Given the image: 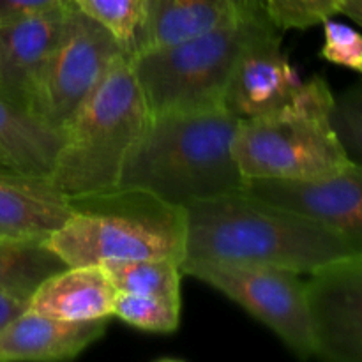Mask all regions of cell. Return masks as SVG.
I'll return each instance as SVG.
<instances>
[{
  "instance_id": "obj_9",
  "label": "cell",
  "mask_w": 362,
  "mask_h": 362,
  "mask_svg": "<svg viewBox=\"0 0 362 362\" xmlns=\"http://www.w3.org/2000/svg\"><path fill=\"white\" fill-rule=\"evenodd\" d=\"M308 276L315 356L362 362V251L336 258Z\"/></svg>"
},
{
  "instance_id": "obj_23",
  "label": "cell",
  "mask_w": 362,
  "mask_h": 362,
  "mask_svg": "<svg viewBox=\"0 0 362 362\" xmlns=\"http://www.w3.org/2000/svg\"><path fill=\"white\" fill-rule=\"evenodd\" d=\"M331 122L346 158L362 165V83L334 95Z\"/></svg>"
},
{
  "instance_id": "obj_24",
  "label": "cell",
  "mask_w": 362,
  "mask_h": 362,
  "mask_svg": "<svg viewBox=\"0 0 362 362\" xmlns=\"http://www.w3.org/2000/svg\"><path fill=\"white\" fill-rule=\"evenodd\" d=\"M324 46L320 55L327 62L346 67L362 74V34L356 28L334 20H325L324 23Z\"/></svg>"
},
{
  "instance_id": "obj_11",
  "label": "cell",
  "mask_w": 362,
  "mask_h": 362,
  "mask_svg": "<svg viewBox=\"0 0 362 362\" xmlns=\"http://www.w3.org/2000/svg\"><path fill=\"white\" fill-rule=\"evenodd\" d=\"M243 189L308 216L362 244V165L311 180L246 179Z\"/></svg>"
},
{
  "instance_id": "obj_15",
  "label": "cell",
  "mask_w": 362,
  "mask_h": 362,
  "mask_svg": "<svg viewBox=\"0 0 362 362\" xmlns=\"http://www.w3.org/2000/svg\"><path fill=\"white\" fill-rule=\"evenodd\" d=\"M106 327L108 318L67 322L27 308L0 329V362L73 359L98 341Z\"/></svg>"
},
{
  "instance_id": "obj_16",
  "label": "cell",
  "mask_w": 362,
  "mask_h": 362,
  "mask_svg": "<svg viewBox=\"0 0 362 362\" xmlns=\"http://www.w3.org/2000/svg\"><path fill=\"white\" fill-rule=\"evenodd\" d=\"M117 290L103 265H76L49 276L28 299V310L67 322L110 318Z\"/></svg>"
},
{
  "instance_id": "obj_25",
  "label": "cell",
  "mask_w": 362,
  "mask_h": 362,
  "mask_svg": "<svg viewBox=\"0 0 362 362\" xmlns=\"http://www.w3.org/2000/svg\"><path fill=\"white\" fill-rule=\"evenodd\" d=\"M69 2L71 0H0V25L48 13L67 6Z\"/></svg>"
},
{
  "instance_id": "obj_27",
  "label": "cell",
  "mask_w": 362,
  "mask_h": 362,
  "mask_svg": "<svg viewBox=\"0 0 362 362\" xmlns=\"http://www.w3.org/2000/svg\"><path fill=\"white\" fill-rule=\"evenodd\" d=\"M339 14H345L346 18H350L359 27H362V0H346Z\"/></svg>"
},
{
  "instance_id": "obj_5",
  "label": "cell",
  "mask_w": 362,
  "mask_h": 362,
  "mask_svg": "<svg viewBox=\"0 0 362 362\" xmlns=\"http://www.w3.org/2000/svg\"><path fill=\"white\" fill-rule=\"evenodd\" d=\"M332 105L327 81L313 76L285 108L240 119L233 151L244 179L311 180L350 165L332 127Z\"/></svg>"
},
{
  "instance_id": "obj_3",
  "label": "cell",
  "mask_w": 362,
  "mask_h": 362,
  "mask_svg": "<svg viewBox=\"0 0 362 362\" xmlns=\"http://www.w3.org/2000/svg\"><path fill=\"white\" fill-rule=\"evenodd\" d=\"M71 218L48 239L67 265L186 258V209L140 187L67 197Z\"/></svg>"
},
{
  "instance_id": "obj_10",
  "label": "cell",
  "mask_w": 362,
  "mask_h": 362,
  "mask_svg": "<svg viewBox=\"0 0 362 362\" xmlns=\"http://www.w3.org/2000/svg\"><path fill=\"white\" fill-rule=\"evenodd\" d=\"M303 83L271 23L244 45L226 88L225 108L239 119L269 115L290 105Z\"/></svg>"
},
{
  "instance_id": "obj_17",
  "label": "cell",
  "mask_w": 362,
  "mask_h": 362,
  "mask_svg": "<svg viewBox=\"0 0 362 362\" xmlns=\"http://www.w3.org/2000/svg\"><path fill=\"white\" fill-rule=\"evenodd\" d=\"M62 131L0 99V168L49 177Z\"/></svg>"
},
{
  "instance_id": "obj_12",
  "label": "cell",
  "mask_w": 362,
  "mask_h": 362,
  "mask_svg": "<svg viewBox=\"0 0 362 362\" xmlns=\"http://www.w3.org/2000/svg\"><path fill=\"white\" fill-rule=\"evenodd\" d=\"M69 6L71 2L0 25V99L28 112L35 85L64 30Z\"/></svg>"
},
{
  "instance_id": "obj_20",
  "label": "cell",
  "mask_w": 362,
  "mask_h": 362,
  "mask_svg": "<svg viewBox=\"0 0 362 362\" xmlns=\"http://www.w3.org/2000/svg\"><path fill=\"white\" fill-rule=\"evenodd\" d=\"M112 317L140 331L170 334L179 329L180 299L117 292Z\"/></svg>"
},
{
  "instance_id": "obj_14",
  "label": "cell",
  "mask_w": 362,
  "mask_h": 362,
  "mask_svg": "<svg viewBox=\"0 0 362 362\" xmlns=\"http://www.w3.org/2000/svg\"><path fill=\"white\" fill-rule=\"evenodd\" d=\"M262 6L264 0H148L129 55L198 37Z\"/></svg>"
},
{
  "instance_id": "obj_26",
  "label": "cell",
  "mask_w": 362,
  "mask_h": 362,
  "mask_svg": "<svg viewBox=\"0 0 362 362\" xmlns=\"http://www.w3.org/2000/svg\"><path fill=\"white\" fill-rule=\"evenodd\" d=\"M28 300L20 299V297H14L11 293H6L0 290V329L7 324L9 320H13L14 317L21 313V311L27 310Z\"/></svg>"
},
{
  "instance_id": "obj_13",
  "label": "cell",
  "mask_w": 362,
  "mask_h": 362,
  "mask_svg": "<svg viewBox=\"0 0 362 362\" xmlns=\"http://www.w3.org/2000/svg\"><path fill=\"white\" fill-rule=\"evenodd\" d=\"M69 198L49 177L0 168V237L48 240L71 218Z\"/></svg>"
},
{
  "instance_id": "obj_2",
  "label": "cell",
  "mask_w": 362,
  "mask_h": 362,
  "mask_svg": "<svg viewBox=\"0 0 362 362\" xmlns=\"http://www.w3.org/2000/svg\"><path fill=\"white\" fill-rule=\"evenodd\" d=\"M239 122L226 108L151 117L124 161L119 186L179 207L243 189L246 179L233 151Z\"/></svg>"
},
{
  "instance_id": "obj_19",
  "label": "cell",
  "mask_w": 362,
  "mask_h": 362,
  "mask_svg": "<svg viewBox=\"0 0 362 362\" xmlns=\"http://www.w3.org/2000/svg\"><path fill=\"white\" fill-rule=\"evenodd\" d=\"M117 292L180 299V264L168 258L124 260L103 264Z\"/></svg>"
},
{
  "instance_id": "obj_7",
  "label": "cell",
  "mask_w": 362,
  "mask_h": 362,
  "mask_svg": "<svg viewBox=\"0 0 362 362\" xmlns=\"http://www.w3.org/2000/svg\"><path fill=\"white\" fill-rule=\"evenodd\" d=\"M182 274L221 292L267 325L293 354L315 356L306 281L299 272L258 264L219 260L180 262Z\"/></svg>"
},
{
  "instance_id": "obj_21",
  "label": "cell",
  "mask_w": 362,
  "mask_h": 362,
  "mask_svg": "<svg viewBox=\"0 0 362 362\" xmlns=\"http://www.w3.org/2000/svg\"><path fill=\"white\" fill-rule=\"evenodd\" d=\"M81 13L108 28L117 41L131 53L144 21L148 0H71Z\"/></svg>"
},
{
  "instance_id": "obj_8",
  "label": "cell",
  "mask_w": 362,
  "mask_h": 362,
  "mask_svg": "<svg viewBox=\"0 0 362 362\" xmlns=\"http://www.w3.org/2000/svg\"><path fill=\"white\" fill-rule=\"evenodd\" d=\"M122 53L126 49L108 28L71 2L64 30L35 85L28 112L62 131Z\"/></svg>"
},
{
  "instance_id": "obj_1",
  "label": "cell",
  "mask_w": 362,
  "mask_h": 362,
  "mask_svg": "<svg viewBox=\"0 0 362 362\" xmlns=\"http://www.w3.org/2000/svg\"><path fill=\"white\" fill-rule=\"evenodd\" d=\"M186 258L258 264L311 274L362 251L339 230L247 193L232 191L186 205ZM184 258V260H186Z\"/></svg>"
},
{
  "instance_id": "obj_4",
  "label": "cell",
  "mask_w": 362,
  "mask_h": 362,
  "mask_svg": "<svg viewBox=\"0 0 362 362\" xmlns=\"http://www.w3.org/2000/svg\"><path fill=\"white\" fill-rule=\"evenodd\" d=\"M151 120L129 53H122L62 129L49 180L66 197L119 186L131 147Z\"/></svg>"
},
{
  "instance_id": "obj_6",
  "label": "cell",
  "mask_w": 362,
  "mask_h": 362,
  "mask_svg": "<svg viewBox=\"0 0 362 362\" xmlns=\"http://www.w3.org/2000/svg\"><path fill=\"white\" fill-rule=\"evenodd\" d=\"M271 23L262 6L204 35L131 55L151 117L225 108L244 45Z\"/></svg>"
},
{
  "instance_id": "obj_22",
  "label": "cell",
  "mask_w": 362,
  "mask_h": 362,
  "mask_svg": "<svg viewBox=\"0 0 362 362\" xmlns=\"http://www.w3.org/2000/svg\"><path fill=\"white\" fill-rule=\"evenodd\" d=\"M346 0H264L272 25L278 30L315 27L339 14Z\"/></svg>"
},
{
  "instance_id": "obj_18",
  "label": "cell",
  "mask_w": 362,
  "mask_h": 362,
  "mask_svg": "<svg viewBox=\"0 0 362 362\" xmlns=\"http://www.w3.org/2000/svg\"><path fill=\"white\" fill-rule=\"evenodd\" d=\"M67 265L48 240H14L0 237V290L28 300L45 279Z\"/></svg>"
}]
</instances>
